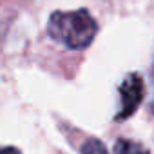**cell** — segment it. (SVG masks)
I'll return each instance as SVG.
<instances>
[{
  "instance_id": "277c9868",
  "label": "cell",
  "mask_w": 154,
  "mask_h": 154,
  "mask_svg": "<svg viewBox=\"0 0 154 154\" xmlns=\"http://www.w3.org/2000/svg\"><path fill=\"white\" fill-rule=\"evenodd\" d=\"M82 152L84 154H109L107 152V149H105V145L100 141V140H89V141H85V145L82 147Z\"/></svg>"
},
{
  "instance_id": "7a4b0ae2",
  "label": "cell",
  "mask_w": 154,
  "mask_h": 154,
  "mask_svg": "<svg viewBox=\"0 0 154 154\" xmlns=\"http://www.w3.org/2000/svg\"><path fill=\"white\" fill-rule=\"evenodd\" d=\"M143 96H145V84L140 74L125 76V80L120 85V112L116 120H125L131 114H134Z\"/></svg>"
},
{
  "instance_id": "6da1fadb",
  "label": "cell",
  "mask_w": 154,
  "mask_h": 154,
  "mask_svg": "<svg viewBox=\"0 0 154 154\" xmlns=\"http://www.w3.org/2000/svg\"><path fill=\"white\" fill-rule=\"evenodd\" d=\"M47 31L51 38L69 49H85L93 44L98 26L87 9L56 11L49 17Z\"/></svg>"
},
{
  "instance_id": "5b68a950",
  "label": "cell",
  "mask_w": 154,
  "mask_h": 154,
  "mask_svg": "<svg viewBox=\"0 0 154 154\" xmlns=\"http://www.w3.org/2000/svg\"><path fill=\"white\" fill-rule=\"evenodd\" d=\"M0 154H20V150L15 147H2L0 149Z\"/></svg>"
},
{
  "instance_id": "8992f818",
  "label": "cell",
  "mask_w": 154,
  "mask_h": 154,
  "mask_svg": "<svg viewBox=\"0 0 154 154\" xmlns=\"http://www.w3.org/2000/svg\"><path fill=\"white\" fill-rule=\"evenodd\" d=\"M150 109H152V112H154V102H152V105H150Z\"/></svg>"
},
{
  "instance_id": "3957f363",
  "label": "cell",
  "mask_w": 154,
  "mask_h": 154,
  "mask_svg": "<svg viewBox=\"0 0 154 154\" xmlns=\"http://www.w3.org/2000/svg\"><path fill=\"white\" fill-rule=\"evenodd\" d=\"M114 154H150L145 147L131 140H118L114 145Z\"/></svg>"
}]
</instances>
